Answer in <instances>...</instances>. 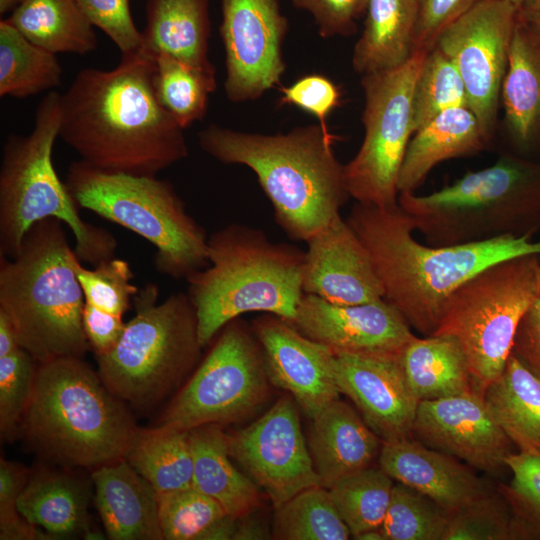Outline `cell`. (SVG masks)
Segmentation results:
<instances>
[{
  "label": "cell",
  "instance_id": "cell-1",
  "mask_svg": "<svg viewBox=\"0 0 540 540\" xmlns=\"http://www.w3.org/2000/svg\"><path fill=\"white\" fill-rule=\"evenodd\" d=\"M155 56L141 46L114 69H82L61 94L59 136L87 164L114 173L157 176L185 159L181 128L153 87Z\"/></svg>",
  "mask_w": 540,
  "mask_h": 540
},
{
  "label": "cell",
  "instance_id": "cell-2",
  "mask_svg": "<svg viewBox=\"0 0 540 540\" xmlns=\"http://www.w3.org/2000/svg\"><path fill=\"white\" fill-rule=\"evenodd\" d=\"M346 220L370 255L384 299L423 336L435 332L450 295L475 273L507 258L540 255V240L529 237L450 246L420 243L399 204L380 208L356 202Z\"/></svg>",
  "mask_w": 540,
  "mask_h": 540
},
{
  "label": "cell",
  "instance_id": "cell-3",
  "mask_svg": "<svg viewBox=\"0 0 540 540\" xmlns=\"http://www.w3.org/2000/svg\"><path fill=\"white\" fill-rule=\"evenodd\" d=\"M338 139L319 123L276 135L212 124L198 134L205 153L256 174L276 224L290 239L303 242L339 215L350 198L344 165L334 152Z\"/></svg>",
  "mask_w": 540,
  "mask_h": 540
},
{
  "label": "cell",
  "instance_id": "cell-4",
  "mask_svg": "<svg viewBox=\"0 0 540 540\" xmlns=\"http://www.w3.org/2000/svg\"><path fill=\"white\" fill-rule=\"evenodd\" d=\"M137 427L97 370L61 357L38 364L18 437L43 460L92 471L124 458Z\"/></svg>",
  "mask_w": 540,
  "mask_h": 540
},
{
  "label": "cell",
  "instance_id": "cell-5",
  "mask_svg": "<svg viewBox=\"0 0 540 540\" xmlns=\"http://www.w3.org/2000/svg\"><path fill=\"white\" fill-rule=\"evenodd\" d=\"M63 224L55 218L40 220L25 234L15 257L0 255V308L13 321L21 348L38 364L83 358L90 348L77 278L81 261Z\"/></svg>",
  "mask_w": 540,
  "mask_h": 540
},
{
  "label": "cell",
  "instance_id": "cell-6",
  "mask_svg": "<svg viewBox=\"0 0 540 540\" xmlns=\"http://www.w3.org/2000/svg\"><path fill=\"white\" fill-rule=\"evenodd\" d=\"M209 265L187 281L204 348L231 320L263 312L292 321L302 297L305 250L230 223L208 238Z\"/></svg>",
  "mask_w": 540,
  "mask_h": 540
},
{
  "label": "cell",
  "instance_id": "cell-7",
  "mask_svg": "<svg viewBox=\"0 0 540 540\" xmlns=\"http://www.w3.org/2000/svg\"><path fill=\"white\" fill-rule=\"evenodd\" d=\"M398 204L429 245L533 238L540 231V160L506 152L432 193H399Z\"/></svg>",
  "mask_w": 540,
  "mask_h": 540
},
{
  "label": "cell",
  "instance_id": "cell-8",
  "mask_svg": "<svg viewBox=\"0 0 540 540\" xmlns=\"http://www.w3.org/2000/svg\"><path fill=\"white\" fill-rule=\"evenodd\" d=\"M61 123V94L49 92L39 103L27 136L10 135L0 166V255L13 258L25 234L38 221L55 218L66 224L81 262L95 266L115 256L118 242L106 228L79 214L52 154Z\"/></svg>",
  "mask_w": 540,
  "mask_h": 540
},
{
  "label": "cell",
  "instance_id": "cell-9",
  "mask_svg": "<svg viewBox=\"0 0 540 540\" xmlns=\"http://www.w3.org/2000/svg\"><path fill=\"white\" fill-rule=\"evenodd\" d=\"M159 288L148 283L133 298L135 315L116 345L95 356L108 389L130 409L147 411L162 401L201 358L194 305L184 292L158 302Z\"/></svg>",
  "mask_w": 540,
  "mask_h": 540
},
{
  "label": "cell",
  "instance_id": "cell-10",
  "mask_svg": "<svg viewBox=\"0 0 540 540\" xmlns=\"http://www.w3.org/2000/svg\"><path fill=\"white\" fill-rule=\"evenodd\" d=\"M65 184L79 209L150 242L159 273L186 280L209 265L206 230L187 212L169 181L108 172L80 160L69 165Z\"/></svg>",
  "mask_w": 540,
  "mask_h": 540
},
{
  "label": "cell",
  "instance_id": "cell-11",
  "mask_svg": "<svg viewBox=\"0 0 540 540\" xmlns=\"http://www.w3.org/2000/svg\"><path fill=\"white\" fill-rule=\"evenodd\" d=\"M539 297L540 255L525 254L483 268L446 301L433 334L458 341L479 394L503 372L520 321Z\"/></svg>",
  "mask_w": 540,
  "mask_h": 540
},
{
  "label": "cell",
  "instance_id": "cell-12",
  "mask_svg": "<svg viewBox=\"0 0 540 540\" xmlns=\"http://www.w3.org/2000/svg\"><path fill=\"white\" fill-rule=\"evenodd\" d=\"M159 420L181 431L243 420L266 399L270 378L262 346L241 317L228 322Z\"/></svg>",
  "mask_w": 540,
  "mask_h": 540
},
{
  "label": "cell",
  "instance_id": "cell-13",
  "mask_svg": "<svg viewBox=\"0 0 540 540\" xmlns=\"http://www.w3.org/2000/svg\"><path fill=\"white\" fill-rule=\"evenodd\" d=\"M427 52L415 50L396 69L362 75L364 138L344 164L346 188L357 203L380 208L398 204V177L414 134L413 91Z\"/></svg>",
  "mask_w": 540,
  "mask_h": 540
},
{
  "label": "cell",
  "instance_id": "cell-14",
  "mask_svg": "<svg viewBox=\"0 0 540 540\" xmlns=\"http://www.w3.org/2000/svg\"><path fill=\"white\" fill-rule=\"evenodd\" d=\"M518 15L506 0H479L438 36V47L455 65L468 106L491 139Z\"/></svg>",
  "mask_w": 540,
  "mask_h": 540
},
{
  "label": "cell",
  "instance_id": "cell-15",
  "mask_svg": "<svg viewBox=\"0 0 540 540\" xmlns=\"http://www.w3.org/2000/svg\"><path fill=\"white\" fill-rule=\"evenodd\" d=\"M297 406L287 394L252 424L228 434L231 457L263 489L274 508L303 490L321 486Z\"/></svg>",
  "mask_w": 540,
  "mask_h": 540
},
{
  "label": "cell",
  "instance_id": "cell-16",
  "mask_svg": "<svg viewBox=\"0 0 540 540\" xmlns=\"http://www.w3.org/2000/svg\"><path fill=\"white\" fill-rule=\"evenodd\" d=\"M220 34L226 56L225 92L232 102L259 98L286 69L287 20L278 0H221Z\"/></svg>",
  "mask_w": 540,
  "mask_h": 540
},
{
  "label": "cell",
  "instance_id": "cell-17",
  "mask_svg": "<svg viewBox=\"0 0 540 540\" xmlns=\"http://www.w3.org/2000/svg\"><path fill=\"white\" fill-rule=\"evenodd\" d=\"M290 323L336 356L398 357L415 336L386 299L338 305L304 293Z\"/></svg>",
  "mask_w": 540,
  "mask_h": 540
},
{
  "label": "cell",
  "instance_id": "cell-18",
  "mask_svg": "<svg viewBox=\"0 0 540 540\" xmlns=\"http://www.w3.org/2000/svg\"><path fill=\"white\" fill-rule=\"evenodd\" d=\"M413 436L489 473L507 468L506 458L512 453L513 444L478 393L420 401Z\"/></svg>",
  "mask_w": 540,
  "mask_h": 540
},
{
  "label": "cell",
  "instance_id": "cell-19",
  "mask_svg": "<svg viewBox=\"0 0 540 540\" xmlns=\"http://www.w3.org/2000/svg\"><path fill=\"white\" fill-rule=\"evenodd\" d=\"M270 381L287 391L311 419L339 398L336 355L289 321L264 313L252 321Z\"/></svg>",
  "mask_w": 540,
  "mask_h": 540
},
{
  "label": "cell",
  "instance_id": "cell-20",
  "mask_svg": "<svg viewBox=\"0 0 540 540\" xmlns=\"http://www.w3.org/2000/svg\"><path fill=\"white\" fill-rule=\"evenodd\" d=\"M305 243L303 293L338 305L385 298L384 287L366 247L341 214Z\"/></svg>",
  "mask_w": 540,
  "mask_h": 540
},
{
  "label": "cell",
  "instance_id": "cell-21",
  "mask_svg": "<svg viewBox=\"0 0 540 540\" xmlns=\"http://www.w3.org/2000/svg\"><path fill=\"white\" fill-rule=\"evenodd\" d=\"M340 393L356 405L382 442L413 437L419 400L411 391L398 357L336 356Z\"/></svg>",
  "mask_w": 540,
  "mask_h": 540
},
{
  "label": "cell",
  "instance_id": "cell-22",
  "mask_svg": "<svg viewBox=\"0 0 540 540\" xmlns=\"http://www.w3.org/2000/svg\"><path fill=\"white\" fill-rule=\"evenodd\" d=\"M378 463L394 481L424 494L449 513L492 492L459 459L413 437L382 442Z\"/></svg>",
  "mask_w": 540,
  "mask_h": 540
},
{
  "label": "cell",
  "instance_id": "cell-23",
  "mask_svg": "<svg viewBox=\"0 0 540 540\" xmlns=\"http://www.w3.org/2000/svg\"><path fill=\"white\" fill-rule=\"evenodd\" d=\"M500 103L514 153L540 152V27L517 15Z\"/></svg>",
  "mask_w": 540,
  "mask_h": 540
},
{
  "label": "cell",
  "instance_id": "cell-24",
  "mask_svg": "<svg viewBox=\"0 0 540 540\" xmlns=\"http://www.w3.org/2000/svg\"><path fill=\"white\" fill-rule=\"evenodd\" d=\"M95 505L112 540H162L159 497L125 458L91 471Z\"/></svg>",
  "mask_w": 540,
  "mask_h": 540
},
{
  "label": "cell",
  "instance_id": "cell-25",
  "mask_svg": "<svg viewBox=\"0 0 540 540\" xmlns=\"http://www.w3.org/2000/svg\"><path fill=\"white\" fill-rule=\"evenodd\" d=\"M311 420L308 447L321 486L329 489L342 478L372 466L379 457L382 440L339 398Z\"/></svg>",
  "mask_w": 540,
  "mask_h": 540
},
{
  "label": "cell",
  "instance_id": "cell-26",
  "mask_svg": "<svg viewBox=\"0 0 540 540\" xmlns=\"http://www.w3.org/2000/svg\"><path fill=\"white\" fill-rule=\"evenodd\" d=\"M39 467L18 499V510L28 521L54 539L81 535L85 539H104L91 526L90 485L69 472L70 468Z\"/></svg>",
  "mask_w": 540,
  "mask_h": 540
},
{
  "label": "cell",
  "instance_id": "cell-27",
  "mask_svg": "<svg viewBox=\"0 0 540 540\" xmlns=\"http://www.w3.org/2000/svg\"><path fill=\"white\" fill-rule=\"evenodd\" d=\"M490 141L470 108L439 114L413 134L398 177L399 193L415 192L438 164L478 154Z\"/></svg>",
  "mask_w": 540,
  "mask_h": 540
},
{
  "label": "cell",
  "instance_id": "cell-28",
  "mask_svg": "<svg viewBox=\"0 0 540 540\" xmlns=\"http://www.w3.org/2000/svg\"><path fill=\"white\" fill-rule=\"evenodd\" d=\"M209 0H147L142 47L215 75L208 57Z\"/></svg>",
  "mask_w": 540,
  "mask_h": 540
},
{
  "label": "cell",
  "instance_id": "cell-29",
  "mask_svg": "<svg viewBox=\"0 0 540 540\" xmlns=\"http://www.w3.org/2000/svg\"><path fill=\"white\" fill-rule=\"evenodd\" d=\"M188 434L193 487L216 500L236 519L256 511L262 504L258 485L231 462L228 434L222 425H202Z\"/></svg>",
  "mask_w": 540,
  "mask_h": 540
},
{
  "label": "cell",
  "instance_id": "cell-30",
  "mask_svg": "<svg viewBox=\"0 0 540 540\" xmlns=\"http://www.w3.org/2000/svg\"><path fill=\"white\" fill-rule=\"evenodd\" d=\"M419 0H368L364 29L352 55L361 75L396 69L414 53Z\"/></svg>",
  "mask_w": 540,
  "mask_h": 540
},
{
  "label": "cell",
  "instance_id": "cell-31",
  "mask_svg": "<svg viewBox=\"0 0 540 540\" xmlns=\"http://www.w3.org/2000/svg\"><path fill=\"white\" fill-rule=\"evenodd\" d=\"M399 362L419 402L478 393L466 356L449 335H415L399 355Z\"/></svg>",
  "mask_w": 540,
  "mask_h": 540
},
{
  "label": "cell",
  "instance_id": "cell-32",
  "mask_svg": "<svg viewBox=\"0 0 540 540\" xmlns=\"http://www.w3.org/2000/svg\"><path fill=\"white\" fill-rule=\"evenodd\" d=\"M483 398L518 452L540 455V378L511 353Z\"/></svg>",
  "mask_w": 540,
  "mask_h": 540
},
{
  "label": "cell",
  "instance_id": "cell-33",
  "mask_svg": "<svg viewBox=\"0 0 540 540\" xmlns=\"http://www.w3.org/2000/svg\"><path fill=\"white\" fill-rule=\"evenodd\" d=\"M5 20L30 42L54 54L84 55L97 46L93 25L75 0H21Z\"/></svg>",
  "mask_w": 540,
  "mask_h": 540
},
{
  "label": "cell",
  "instance_id": "cell-34",
  "mask_svg": "<svg viewBox=\"0 0 540 540\" xmlns=\"http://www.w3.org/2000/svg\"><path fill=\"white\" fill-rule=\"evenodd\" d=\"M124 458L158 495L193 486V457L186 431L160 424L137 427Z\"/></svg>",
  "mask_w": 540,
  "mask_h": 540
},
{
  "label": "cell",
  "instance_id": "cell-35",
  "mask_svg": "<svg viewBox=\"0 0 540 540\" xmlns=\"http://www.w3.org/2000/svg\"><path fill=\"white\" fill-rule=\"evenodd\" d=\"M62 82L54 53L25 38L6 20L0 22V95L25 98Z\"/></svg>",
  "mask_w": 540,
  "mask_h": 540
},
{
  "label": "cell",
  "instance_id": "cell-36",
  "mask_svg": "<svg viewBox=\"0 0 540 540\" xmlns=\"http://www.w3.org/2000/svg\"><path fill=\"white\" fill-rule=\"evenodd\" d=\"M165 540H231L236 518L193 486L158 495Z\"/></svg>",
  "mask_w": 540,
  "mask_h": 540
},
{
  "label": "cell",
  "instance_id": "cell-37",
  "mask_svg": "<svg viewBox=\"0 0 540 540\" xmlns=\"http://www.w3.org/2000/svg\"><path fill=\"white\" fill-rule=\"evenodd\" d=\"M153 87L163 108L185 129L205 117L216 78L172 56L159 54L155 56Z\"/></svg>",
  "mask_w": 540,
  "mask_h": 540
},
{
  "label": "cell",
  "instance_id": "cell-38",
  "mask_svg": "<svg viewBox=\"0 0 540 540\" xmlns=\"http://www.w3.org/2000/svg\"><path fill=\"white\" fill-rule=\"evenodd\" d=\"M394 480L378 465L336 482L328 490L351 536L380 530L391 500Z\"/></svg>",
  "mask_w": 540,
  "mask_h": 540
},
{
  "label": "cell",
  "instance_id": "cell-39",
  "mask_svg": "<svg viewBox=\"0 0 540 540\" xmlns=\"http://www.w3.org/2000/svg\"><path fill=\"white\" fill-rule=\"evenodd\" d=\"M273 539L347 540L350 531L323 486L308 488L275 508Z\"/></svg>",
  "mask_w": 540,
  "mask_h": 540
},
{
  "label": "cell",
  "instance_id": "cell-40",
  "mask_svg": "<svg viewBox=\"0 0 540 540\" xmlns=\"http://www.w3.org/2000/svg\"><path fill=\"white\" fill-rule=\"evenodd\" d=\"M459 107L469 108L464 82L452 61L434 46L426 53L414 86V133L439 114Z\"/></svg>",
  "mask_w": 540,
  "mask_h": 540
},
{
  "label": "cell",
  "instance_id": "cell-41",
  "mask_svg": "<svg viewBox=\"0 0 540 540\" xmlns=\"http://www.w3.org/2000/svg\"><path fill=\"white\" fill-rule=\"evenodd\" d=\"M449 518L432 499L397 482L380 531L384 540H444Z\"/></svg>",
  "mask_w": 540,
  "mask_h": 540
},
{
  "label": "cell",
  "instance_id": "cell-42",
  "mask_svg": "<svg viewBox=\"0 0 540 540\" xmlns=\"http://www.w3.org/2000/svg\"><path fill=\"white\" fill-rule=\"evenodd\" d=\"M512 478L499 488L513 518V540H540V455L512 452L506 458Z\"/></svg>",
  "mask_w": 540,
  "mask_h": 540
},
{
  "label": "cell",
  "instance_id": "cell-43",
  "mask_svg": "<svg viewBox=\"0 0 540 540\" xmlns=\"http://www.w3.org/2000/svg\"><path fill=\"white\" fill-rule=\"evenodd\" d=\"M77 278L85 303L121 317L130 309L134 296L140 290L131 283L134 274L129 262L115 256L91 269L79 262Z\"/></svg>",
  "mask_w": 540,
  "mask_h": 540
},
{
  "label": "cell",
  "instance_id": "cell-44",
  "mask_svg": "<svg viewBox=\"0 0 540 540\" xmlns=\"http://www.w3.org/2000/svg\"><path fill=\"white\" fill-rule=\"evenodd\" d=\"M38 363L23 348L0 357V435L10 442L19 435V428L29 405Z\"/></svg>",
  "mask_w": 540,
  "mask_h": 540
},
{
  "label": "cell",
  "instance_id": "cell-45",
  "mask_svg": "<svg viewBox=\"0 0 540 540\" xmlns=\"http://www.w3.org/2000/svg\"><path fill=\"white\" fill-rule=\"evenodd\" d=\"M444 540H513L511 510L499 494H489L450 513Z\"/></svg>",
  "mask_w": 540,
  "mask_h": 540
},
{
  "label": "cell",
  "instance_id": "cell-46",
  "mask_svg": "<svg viewBox=\"0 0 540 540\" xmlns=\"http://www.w3.org/2000/svg\"><path fill=\"white\" fill-rule=\"evenodd\" d=\"M32 470L21 463L0 458V539L51 540L49 533L34 525L18 510V499Z\"/></svg>",
  "mask_w": 540,
  "mask_h": 540
},
{
  "label": "cell",
  "instance_id": "cell-47",
  "mask_svg": "<svg viewBox=\"0 0 540 540\" xmlns=\"http://www.w3.org/2000/svg\"><path fill=\"white\" fill-rule=\"evenodd\" d=\"M89 22L100 28L122 54L141 48L142 32L134 24L129 0H75Z\"/></svg>",
  "mask_w": 540,
  "mask_h": 540
},
{
  "label": "cell",
  "instance_id": "cell-48",
  "mask_svg": "<svg viewBox=\"0 0 540 540\" xmlns=\"http://www.w3.org/2000/svg\"><path fill=\"white\" fill-rule=\"evenodd\" d=\"M281 92L283 104L295 105L312 114L325 129H328V115L340 104L338 86L320 74L303 76Z\"/></svg>",
  "mask_w": 540,
  "mask_h": 540
},
{
  "label": "cell",
  "instance_id": "cell-49",
  "mask_svg": "<svg viewBox=\"0 0 540 540\" xmlns=\"http://www.w3.org/2000/svg\"><path fill=\"white\" fill-rule=\"evenodd\" d=\"M294 6L312 14L323 38L348 36L356 20L366 12L368 0H292Z\"/></svg>",
  "mask_w": 540,
  "mask_h": 540
},
{
  "label": "cell",
  "instance_id": "cell-50",
  "mask_svg": "<svg viewBox=\"0 0 540 540\" xmlns=\"http://www.w3.org/2000/svg\"><path fill=\"white\" fill-rule=\"evenodd\" d=\"M479 0H422L416 25L414 51H429L439 34Z\"/></svg>",
  "mask_w": 540,
  "mask_h": 540
},
{
  "label": "cell",
  "instance_id": "cell-51",
  "mask_svg": "<svg viewBox=\"0 0 540 540\" xmlns=\"http://www.w3.org/2000/svg\"><path fill=\"white\" fill-rule=\"evenodd\" d=\"M82 325L89 347L95 356L109 352L118 342L125 322L123 317L84 304Z\"/></svg>",
  "mask_w": 540,
  "mask_h": 540
},
{
  "label": "cell",
  "instance_id": "cell-52",
  "mask_svg": "<svg viewBox=\"0 0 540 540\" xmlns=\"http://www.w3.org/2000/svg\"><path fill=\"white\" fill-rule=\"evenodd\" d=\"M512 354L540 378V297L520 321Z\"/></svg>",
  "mask_w": 540,
  "mask_h": 540
},
{
  "label": "cell",
  "instance_id": "cell-53",
  "mask_svg": "<svg viewBox=\"0 0 540 540\" xmlns=\"http://www.w3.org/2000/svg\"><path fill=\"white\" fill-rule=\"evenodd\" d=\"M252 512L236 520V527L232 539L234 540H260L273 539L272 530L264 520L254 516Z\"/></svg>",
  "mask_w": 540,
  "mask_h": 540
},
{
  "label": "cell",
  "instance_id": "cell-54",
  "mask_svg": "<svg viewBox=\"0 0 540 540\" xmlns=\"http://www.w3.org/2000/svg\"><path fill=\"white\" fill-rule=\"evenodd\" d=\"M20 347L13 321L10 316L0 308V357L7 356Z\"/></svg>",
  "mask_w": 540,
  "mask_h": 540
},
{
  "label": "cell",
  "instance_id": "cell-55",
  "mask_svg": "<svg viewBox=\"0 0 540 540\" xmlns=\"http://www.w3.org/2000/svg\"><path fill=\"white\" fill-rule=\"evenodd\" d=\"M518 14L540 27V0H526L518 9Z\"/></svg>",
  "mask_w": 540,
  "mask_h": 540
},
{
  "label": "cell",
  "instance_id": "cell-56",
  "mask_svg": "<svg viewBox=\"0 0 540 540\" xmlns=\"http://www.w3.org/2000/svg\"><path fill=\"white\" fill-rule=\"evenodd\" d=\"M355 539L358 540H384L380 530H370L358 535Z\"/></svg>",
  "mask_w": 540,
  "mask_h": 540
},
{
  "label": "cell",
  "instance_id": "cell-57",
  "mask_svg": "<svg viewBox=\"0 0 540 540\" xmlns=\"http://www.w3.org/2000/svg\"><path fill=\"white\" fill-rule=\"evenodd\" d=\"M21 0H0V14H6L10 10H14Z\"/></svg>",
  "mask_w": 540,
  "mask_h": 540
},
{
  "label": "cell",
  "instance_id": "cell-58",
  "mask_svg": "<svg viewBox=\"0 0 540 540\" xmlns=\"http://www.w3.org/2000/svg\"><path fill=\"white\" fill-rule=\"evenodd\" d=\"M510 3H512L513 5H515L518 9L524 4V2L526 0H506Z\"/></svg>",
  "mask_w": 540,
  "mask_h": 540
},
{
  "label": "cell",
  "instance_id": "cell-59",
  "mask_svg": "<svg viewBox=\"0 0 540 540\" xmlns=\"http://www.w3.org/2000/svg\"><path fill=\"white\" fill-rule=\"evenodd\" d=\"M419 1L421 2L422 0H419Z\"/></svg>",
  "mask_w": 540,
  "mask_h": 540
}]
</instances>
